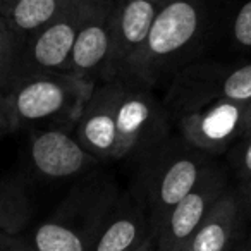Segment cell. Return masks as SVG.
I'll use <instances>...</instances> for the list:
<instances>
[{"mask_svg": "<svg viewBox=\"0 0 251 251\" xmlns=\"http://www.w3.org/2000/svg\"><path fill=\"white\" fill-rule=\"evenodd\" d=\"M150 2H153V4H158V5H164L167 0H150Z\"/></svg>", "mask_w": 251, "mask_h": 251, "instance_id": "obj_23", "label": "cell"}, {"mask_svg": "<svg viewBox=\"0 0 251 251\" xmlns=\"http://www.w3.org/2000/svg\"><path fill=\"white\" fill-rule=\"evenodd\" d=\"M7 133V129H5V124H4V117H2V112H0V136L2 134Z\"/></svg>", "mask_w": 251, "mask_h": 251, "instance_id": "obj_22", "label": "cell"}, {"mask_svg": "<svg viewBox=\"0 0 251 251\" xmlns=\"http://www.w3.org/2000/svg\"><path fill=\"white\" fill-rule=\"evenodd\" d=\"M36 251H84L83 241L73 229L55 222H47L35 234Z\"/></svg>", "mask_w": 251, "mask_h": 251, "instance_id": "obj_16", "label": "cell"}, {"mask_svg": "<svg viewBox=\"0 0 251 251\" xmlns=\"http://www.w3.org/2000/svg\"><path fill=\"white\" fill-rule=\"evenodd\" d=\"M241 143L236 150L237 157V174L241 179V189L246 203L251 198V134L241 138Z\"/></svg>", "mask_w": 251, "mask_h": 251, "instance_id": "obj_18", "label": "cell"}, {"mask_svg": "<svg viewBox=\"0 0 251 251\" xmlns=\"http://www.w3.org/2000/svg\"><path fill=\"white\" fill-rule=\"evenodd\" d=\"M29 251H36V250H29Z\"/></svg>", "mask_w": 251, "mask_h": 251, "instance_id": "obj_25", "label": "cell"}, {"mask_svg": "<svg viewBox=\"0 0 251 251\" xmlns=\"http://www.w3.org/2000/svg\"><path fill=\"white\" fill-rule=\"evenodd\" d=\"M138 222L131 217L115 219L101 234L95 251H127L138 239Z\"/></svg>", "mask_w": 251, "mask_h": 251, "instance_id": "obj_17", "label": "cell"}, {"mask_svg": "<svg viewBox=\"0 0 251 251\" xmlns=\"http://www.w3.org/2000/svg\"><path fill=\"white\" fill-rule=\"evenodd\" d=\"M86 0H73L49 25L36 31L23 49L26 76L43 73H67L71 52L83 19Z\"/></svg>", "mask_w": 251, "mask_h": 251, "instance_id": "obj_5", "label": "cell"}, {"mask_svg": "<svg viewBox=\"0 0 251 251\" xmlns=\"http://www.w3.org/2000/svg\"><path fill=\"white\" fill-rule=\"evenodd\" d=\"M122 79L103 81L93 90L76 122V138L95 158H115V107Z\"/></svg>", "mask_w": 251, "mask_h": 251, "instance_id": "obj_10", "label": "cell"}, {"mask_svg": "<svg viewBox=\"0 0 251 251\" xmlns=\"http://www.w3.org/2000/svg\"><path fill=\"white\" fill-rule=\"evenodd\" d=\"M246 105L217 100L184 112L179 119L182 140L203 153H222L243 138Z\"/></svg>", "mask_w": 251, "mask_h": 251, "instance_id": "obj_8", "label": "cell"}, {"mask_svg": "<svg viewBox=\"0 0 251 251\" xmlns=\"http://www.w3.org/2000/svg\"><path fill=\"white\" fill-rule=\"evenodd\" d=\"M115 158L148 155L167 140V122L158 101L127 81H122L115 107Z\"/></svg>", "mask_w": 251, "mask_h": 251, "instance_id": "obj_3", "label": "cell"}, {"mask_svg": "<svg viewBox=\"0 0 251 251\" xmlns=\"http://www.w3.org/2000/svg\"><path fill=\"white\" fill-rule=\"evenodd\" d=\"M115 0H86L83 19L71 52L67 73L98 84L110 52Z\"/></svg>", "mask_w": 251, "mask_h": 251, "instance_id": "obj_7", "label": "cell"}, {"mask_svg": "<svg viewBox=\"0 0 251 251\" xmlns=\"http://www.w3.org/2000/svg\"><path fill=\"white\" fill-rule=\"evenodd\" d=\"M201 19L200 0H167L158 9L143 47L127 60L119 79L153 83L155 74L195 42Z\"/></svg>", "mask_w": 251, "mask_h": 251, "instance_id": "obj_2", "label": "cell"}, {"mask_svg": "<svg viewBox=\"0 0 251 251\" xmlns=\"http://www.w3.org/2000/svg\"><path fill=\"white\" fill-rule=\"evenodd\" d=\"M172 98L182 114L217 100L248 105L251 101V64L229 71L208 66L188 69L174 83Z\"/></svg>", "mask_w": 251, "mask_h": 251, "instance_id": "obj_6", "label": "cell"}, {"mask_svg": "<svg viewBox=\"0 0 251 251\" xmlns=\"http://www.w3.org/2000/svg\"><path fill=\"white\" fill-rule=\"evenodd\" d=\"M11 2H12V0H0V14L7 9V5L11 4Z\"/></svg>", "mask_w": 251, "mask_h": 251, "instance_id": "obj_21", "label": "cell"}, {"mask_svg": "<svg viewBox=\"0 0 251 251\" xmlns=\"http://www.w3.org/2000/svg\"><path fill=\"white\" fill-rule=\"evenodd\" d=\"M29 158L36 171L50 179H64L79 174L97 162L77 141L64 129H47L35 133L29 143Z\"/></svg>", "mask_w": 251, "mask_h": 251, "instance_id": "obj_11", "label": "cell"}, {"mask_svg": "<svg viewBox=\"0 0 251 251\" xmlns=\"http://www.w3.org/2000/svg\"><path fill=\"white\" fill-rule=\"evenodd\" d=\"M246 134H251V101L246 105L243 115V136Z\"/></svg>", "mask_w": 251, "mask_h": 251, "instance_id": "obj_20", "label": "cell"}, {"mask_svg": "<svg viewBox=\"0 0 251 251\" xmlns=\"http://www.w3.org/2000/svg\"><path fill=\"white\" fill-rule=\"evenodd\" d=\"M151 198L160 215L169 212L189 195L201 179L208 162L203 151H198L182 141L167 140L151 153Z\"/></svg>", "mask_w": 251, "mask_h": 251, "instance_id": "obj_4", "label": "cell"}, {"mask_svg": "<svg viewBox=\"0 0 251 251\" xmlns=\"http://www.w3.org/2000/svg\"><path fill=\"white\" fill-rule=\"evenodd\" d=\"M232 36L237 45L251 49V0L244 2L232 23Z\"/></svg>", "mask_w": 251, "mask_h": 251, "instance_id": "obj_19", "label": "cell"}, {"mask_svg": "<svg viewBox=\"0 0 251 251\" xmlns=\"http://www.w3.org/2000/svg\"><path fill=\"white\" fill-rule=\"evenodd\" d=\"M189 251H191V250H189Z\"/></svg>", "mask_w": 251, "mask_h": 251, "instance_id": "obj_26", "label": "cell"}, {"mask_svg": "<svg viewBox=\"0 0 251 251\" xmlns=\"http://www.w3.org/2000/svg\"><path fill=\"white\" fill-rule=\"evenodd\" d=\"M236 200L230 193L219 196L191 241V251H224L229 229L236 219Z\"/></svg>", "mask_w": 251, "mask_h": 251, "instance_id": "obj_14", "label": "cell"}, {"mask_svg": "<svg viewBox=\"0 0 251 251\" xmlns=\"http://www.w3.org/2000/svg\"><path fill=\"white\" fill-rule=\"evenodd\" d=\"M160 7L150 0H115L110 52L103 81L119 79L127 60L143 47Z\"/></svg>", "mask_w": 251, "mask_h": 251, "instance_id": "obj_9", "label": "cell"}, {"mask_svg": "<svg viewBox=\"0 0 251 251\" xmlns=\"http://www.w3.org/2000/svg\"><path fill=\"white\" fill-rule=\"evenodd\" d=\"M73 0H12L2 16L23 43L49 25Z\"/></svg>", "mask_w": 251, "mask_h": 251, "instance_id": "obj_13", "label": "cell"}, {"mask_svg": "<svg viewBox=\"0 0 251 251\" xmlns=\"http://www.w3.org/2000/svg\"><path fill=\"white\" fill-rule=\"evenodd\" d=\"M248 205H250V206H251V198H250V201H248Z\"/></svg>", "mask_w": 251, "mask_h": 251, "instance_id": "obj_24", "label": "cell"}, {"mask_svg": "<svg viewBox=\"0 0 251 251\" xmlns=\"http://www.w3.org/2000/svg\"><path fill=\"white\" fill-rule=\"evenodd\" d=\"M23 49L25 43L16 36L7 19L0 14V105L16 83L26 76L23 66Z\"/></svg>", "mask_w": 251, "mask_h": 251, "instance_id": "obj_15", "label": "cell"}, {"mask_svg": "<svg viewBox=\"0 0 251 251\" xmlns=\"http://www.w3.org/2000/svg\"><path fill=\"white\" fill-rule=\"evenodd\" d=\"M224 193V174L215 165H206L201 179L186 198H182L165 217L169 241L184 243L200 229L206 213Z\"/></svg>", "mask_w": 251, "mask_h": 251, "instance_id": "obj_12", "label": "cell"}, {"mask_svg": "<svg viewBox=\"0 0 251 251\" xmlns=\"http://www.w3.org/2000/svg\"><path fill=\"white\" fill-rule=\"evenodd\" d=\"M95 88V83L69 73L25 76L5 95L0 105L5 129L9 133L52 119H73L77 122Z\"/></svg>", "mask_w": 251, "mask_h": 251, "instance_id": "obj_1", "label": "cell"}]
</instances>
